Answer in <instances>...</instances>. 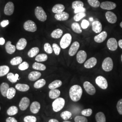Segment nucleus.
I'll return each mask as SVG.
<instances>
[{"mask_svg": "<svg viewBox=\"0 0 122 122\" xmlns=\"http://www.w3.org/2000/svg\"><path fill=\"white\" fill-rule=\"evenodd\" d=\"M82 95V89L81 87L77 85L72 86L69 91V96L71 100L74 102L78 101Z\"/></svg>", "mask_w": 122, "mask_h": 122, "instance_id": "f257e3e1", "label": "nucleus"}, {"mask_svg": "<svg viewBox=\"0 0 122 122\" xmlns=\"http://www.w3.org/2000/svg\"><path fill=\"white\" fill-rule=\"evenodd\" d=\"M65 104V100L62 98H57L52 103V109L54 112H58L62 109Z\"/></svg>", "mask_w": 122, "mask_h": 122, "instance_id": "f03ea898", "label": "nucleus"}, {"mask_svg": "<svg viewBox=\"0 0 122 122\" xmlns=\"http://www.w3.org/2000/svg\"><path fill=\"white\" fill-rule=\"evenodd\" d=\"M35 15L37 18L41 21H45L47 18V15L44 9L41 6H37L35 9Z\"/></svg>", "mask_w": 122, "mask_h": 122, "instance_id": "7ed1b4c3", "label": "nucleus"}, {"mask_svg": "<svg viewBox=\"0 0 122 122\" xmlns=\"http://www.w3.org/2000/svg\"><path fill=\"white\" fill-rule=\"evenodd\" d=\"M72 40L71 35L69 33H67L63 36L60 41V46L63 49L67 48L71 44Z\"/></svg>", "mask_w": 122, "mask_h": 122, "instance_id": "20e7f679", "label": "nucleus"}, {"mask_svg": "<svg viewBox=\"0 0 122 122\" xmlns=\"http://www.w3.org/2000/svg\"><path fill=\"white\" fill-rule=\"evenodd\" d=\"M113 61L111 58L108 57L105 58L102 64V69L105 71H110L113 68Z\"/></svg>", "mask_w": 122, "mask_h": 122, "instance_id": "39448f33", "label": "nucleus"}, {"mask_svg": "<svg viewBox=\"0 0 122 122\" xmlns=\"http://www.w3.org/2000/svg\"><path fill=\"white\" fill-rule=\"evenodd\" d=\"M96 83L100 88L103 90L106 89L108 86L107 80L104 77L101 76H98L96 77Z\"/></svg>", "mask_w": 122, "mask_h": 122, "instance_id": "423d86ee", "label": "nucleus"}, {"mask_svg": "<svg viewBox=\"0 0 122 122\" xmlns=\"http://www.w3.org/2000/svg\"><path fill=\"white\" fill-rule=\"evenodd\" d=\"M24 28L25 30L31 32H35L37 30V26L35 22L29 20L24 23Z\"/></svg>", "mask_w": 122, "mask_h": 122, "instance_id": "0eeeda50", "label": "nucleus"}, {"mask_svg": "<svg viewBox=\"0 0 122 122\" xmlns=\"http://www.w3.org/2000/svg\"><path fill=\"white\" fill-rule=\"evenodd\" d=\"M83 86L87 93L90 95H93L96 93V90L94 86L89 81H86L83 84Z\"/></svg>", "mask_w": 122, "mask_h": 122, "instance_id": "6e6552de", "label": "nucleus"}, {"mask_svg": "<svg viewBox=\"0 0 122 122\" xmlns=\"http://www.w3.org/2000/svg\"><path fill=\"white\" fill-rule=\"evenodd\" d=\"M116 4L111 1H104L100 5L101 8L106 10H112L115 9L116 7Z\"/></svg>", "mask_w": 122, "mask_h": 122, "instance_id": "1a4fd4ad", "label": "nucleus"}, {"mask_svg": "<svg viewBox=\"0 0 122 122\" xmlns=\"http://www.w3.org/2000/svg\"><path fill=\"white\" fill-rule=\"evenodd\" d=\"M107 46L110 50L114 51L118 48V43L116 39L113 38H110L107 41Z\"/></svg>", "mask_w": 122, "mask_h": 122, "instance_id": "9d476101", "label": "nucleus"}, {"mask_svg": "<svg viewBox=\"0 0 122 122\" xmlns=\"http://www.w3.org/2000/svg\"><path fill=\"white\" fill-rule=\"evenodd\" d=\"M105 17L108 22L111 24H114L117 20V17L114 13L111 11H107L105 13Z\"/></svg>", "mask_w": 122, "mask_h": 122, "instance_id": "9b49d317", "label": "nucleus"}, {"mask_svg": "<svg viewBox=\"0 0 122 122\" xmlns=\"http://www.w3.org/2000/svg\"><path fill=\"white\" fill-rule=\"evenodd\" d=\"M14 11V5L12 2H8L5 5L4 8V13L7 15H11Z\"/></svg>", "mask_w": 122, "mask_h": 122, "instance_id": "f8f14e48", "label": "nucleus"}, {"mask_svg": "<svg viewBox=\"0 0 122 122\" xmlns=\"http://www.w3.org/2000/svg\"><path fill=\"white\" fill-rule=\"evenodd\" d=\"M87 57V54L84 50H80L79 51L76 55V60L77 62L82 64L84 62L86 61Z\"/></svg>", "mask_w": 122, "mask_h": 122, "instance_id": "ddd939ff", "label": "nucleus"}, {"mask_svg": "<svg viewBox=\"0 0 122 122\" xmlns=\"http://www.w3.org/2000/svg\"><path fill=\"white\" fill-rule=\"evenodd\" d=\"M30 103V100L27 97H23L20 100L19 104V107L22 111L26 110L29 107Z\"/></svg>", "mask_w": 122, "mask_h": 122, "instance_id": "4468645a", "label": "nucleus"}, {"mask_svg": "<svg viewBox=\"0 0 122 122\" xmlns=\"http://www.w3.org/2000/svg\"><path fill=\"white\" fill-rule=\"evenodd\" d=\"M80 47V44L77 41H75L71 45L69 50V55L70 56H73L75 55Z\"/></svg>", "mask_w": 122, "mask_h": 122, "instance_id": "2eb2a0df", "label": "nucleus"}, {"mask_svg": "<svg viewBox=\"0 0 122 122\" xmlns=\"http://www.w3.org/2000/svg\"><path fill=\"white\" fill-rule=\"evenodd\" d=\"M107 37V33L105 31H103L98 35L94 37V40L96 43H101L103 42Z\"/></svg>", "mask_w": 122, "mask_h": 122, "instance_id": "dca6fc26", "label": "nucleus"}, {"mask_svg": "<svg viewBox=\"0 0 122 122\" xmlns=\"http://www.w3.org/2000/svg\"><path fill=\"white\" fill-rule=\"evenodd\" d=\"M97 59L94 57H92L86 61L84 64V66L86 68H91L96 65Z\"/></svg>", "mask_w": 122, "mask_h": 122, "instance_id": "f3484780", "label": "nucleus"}, {"mask_svg": "<svg viewBox=\"0 0 122 122\" xmlns=\"http://www.w3.org/2000/svg\"><path fill=\"white\" fill-rule=\"evenodd\" d=\"M69 17V15L68 13L64 11L56 14L55 15V18L59 21H65L68 20Z\"/></svg>", "mask_w": 122, "mask_h": 122, "instance_id": "a211bd4d", "label": "nucleus"}, {"mask_svg": "<svg viewBox=\"0 0 122 122\" xmlns=\"http://www.w3.org/2000/svg\"><path fill=\"white\" fill-rule=\"evenodd\" d=\"M92 29L96 33H100L102 30V26L101 23L98 20L94 21L92 24Z\"/></svg>", "mask_w": 122, "mask_h": 122, "instance_id": "6ab92c4d", "label": "nucleus"}, {"mask_svg": "<svg viewBox=\"0 0 122 122\" xmlns=\"http://www.w3.org/2000/svg\"><path fill=\"white\" fill-rule=\"evenodd\" d=\"M40 109V104L38 102L35 101L31 105L30 109L32 113L36 114L38 113Z\"/></svg>", "mask_w": 122, "mask_h": 122, "instance_id": "aec40b11", "label": "nucleus"}, {"mask_svg": "<svg viewBox=\"0 0 122 122\" xmlns=\"http://www.w3.org/2000/svg\"><path fill=\"white\" fill-rule=\"evenodd\" d=\"M41 76V73L39 71H32L28 76V78L31 81H35L39 79Z\"/></svg>", "mask_w": 122, "mask_h": 122, "instance_id": "412c9836", "label": "nucleus"}, {"mask_svg": "<svg viewBox=\"0 0 122 122\" xmlns=\"http://www.w3.org/2000/svg\"><path fill=\"white\" fill-rule=\"evenodd\" d=\"M27 41L24 38H21L18 42L16 48L19 50H22L25 49L27 45Z\"/></svg>", "mask_w": 122, "mask_h": 122, "instance_id": "4be33fe9", "label": "nucleus"}, {"mask_svg": "<svg viewBox=\"0 0 122 122\" xmlns=\"http://www.w3.org/2000/svg\"><path fill=\"white\" fill-rule=\"evenodd\" d=\"M5 48L6 52L10 54H13L15 51L16 47L11 44V42L10 41H8L5 44Z\"/></svg>", "mask_w": 122, "mask_h": 122, "instance_id": "5701e85b", "label": "nucleus"}, {"mask_svg": "<svg viewBox=\"0 0 122 122\" xmlns=\"http://www.w3.org/2000/svg\"><path fill=\"white\" fill-rule=\"evenodd\" d=\"M65 10V6L64 5L61 4H57L55 5L52 8V11L53 13H61L64 11Z\"/></svg>", "mask_w": 122, "mask_h": 122, "instance_id": "b1692460", "label": "nucleus"}, {"mask_svg": "<svg viewBox=\"0 0 122 122\" xmlns=\"http://www.w3.org/2000/svg\"><path fill=\"white\" fill-rule=\"evenodd\" d=\"M60 91L57 89L51 90L49 92V96L52 99H57L60 95Z\"/></svg>", "mask_w": 122, "mask_h": 122, "instance_id": "393cba45", "label": "nucleus"}, {"mask_svg": "<svg viewBox=\"0 0 122 122\" xmlns=\"http://www.w3.org/2000/svg\"><path fill=\"white\" fill-rule=\"evenodd\" d=\"M9 89V85L7 83H2L0 86V90L2 95L4 97L6 96L7 92Z\"/></svg>", "mask_w": 122, "mask_h": 122, "instance_id": "a878e982", "label": "nucleus"}, {"mask_svg": "<svg viewBox=\"0 0 122 122\" xmlns=\"http://www.w3.org/2000/svg\"><path fill=\"white\" fill-rule=\"evenodd\" d=\"M62 81L60 80H55L52 82L50 83L49 86H48V88L50 90H52V89H57L58 87H60L62 85Z\"/></svg>", "mask_w": 122, "mask_h": 122, "instance_id": "bb28decb", "label": "nucleus"}, {"mask_svg": "<svg viewBox=\"0 0 122 122\" xmlns=\"http://www.w3.org/2000/svg\"><path fill=\"white\" fill-rule=\"evenodd\" d=\"M63 34V31L60 29H57L52 31L51 34V36L54 39H59Z\"/></svg>", "mask_w": 122, "mask_h": 122, "instance_id": "cd10ccee", "label": "nucleus"}, {"mask_svg": "<svg viewBox=\"0 0 122 122\" xmlns=\"http://www.w3.org/2000/svg\"><path fill=\"white\" fill-rule=\"evenodd\" d=\"M15 88L19 91L25 92L28 91L30 89V86L26 84H18L15 86Z\"/></svg>", "mask_w": 122, "mask_h": 122, "instance_id": "c85d7f7f", "label": "nucleus"}, {"mask_svg": "<svg viewBox=\"0 0 122 122\" xmlns=\"http://www.w3.org/2000/svg\"><path fill=\"white\" fill-rule=\"evenodd\" d=\"M18 77L19 75L18 74L14 75V74L12 73H9L7 75V78L9 81L12 83H15L17 80H19Z\"/></svg>", "mask_w": 122, "mask_h": 122, "instance_id": "c756f323", "label": "nucleus"}, {"mask_svg": "<svg viewBox=\"0 0 122 122\" xmlns=\"http://www.w3.org/2000/svg\"><path fill=\"white\" fill-rule=\"evenodd\" d=\"M96 119L97 122H106V118L104 113L100 112L96 113Z\"/></svg>", "mask_w": 122, "mask_h": 122, "instance_id": "7c9ffc66", "label": "nucleus"}, {"mask_svg": "<svg viewBox=\"0 0 122 122\" xmlns=\"http://www.w3.org/2000/svg\"><path fill=\"white\" fill-rule=\"evenodd\" d=\"M10 68L7 66H0V77L4 76L9 72Z\"/></svg>", "mask_w": 122, "mask_h": 122, "instance_id": "2f4dec72", "label": "nucleus"}, {"mask_svg": "<svg viewBox=\"0 0 122 122\" xmlns=\"http://www.w3.org/2000/svg\"><path fill=\"white\" fill-rule=\"evenodd\" d=\"M39 52V48L38 47H34L31 48L28 52V55L30 57H33L36 56Z\"/></svg>", "mask_w": 122, "mask_h": 122, "instance_id": "473e14b6", "label": "nucleus"}, {"mask_svg": "<svg viewBox=\"0 0 122 122\" xmlns=\"http://www.w3.org/2000/svg\"><path fill=\"white\" fill-rule=\"evenodd\" d=\"M71 29L74 32L76 33L81 34L82 33L81 27H80V25L77 23H73V24H72Z\"/></svg>", "mask_w": 122, "mask_h": 122, "instance_id": "72a5a7b5", "label": "nucleus"}, {"mask_svg": "<svg viewBox=\"0 0 122 122\" xmlns=\"http://www.w3.org/2000/svg\"><path fill=\"white\" fill-rule=\"evenodd\" d=\"M15 93H16V90H15V89H14L13 87L9 88L8 91L7 92L6 97L9 100L12 99L15 96Z\"/></svg>", "mask_w": 122, "mask_h": 122, "instance_id": "f704fd0d", "label": "nucleus"}, {"mask_svg": "<svg viewBox=\"0 0 122 122\" xmlns=\"http://www.w3.org/2000/svg\"><path fill=\"white\" fill-rule=\"evenodd\" d=\"M33 68L35 70L44 71L46 69V67L43 64L39 62H35L33 65Z\"/></svg>", "mask_w": 122, "mask_h": 122, "instance_id": "c9c22d12", "label": "nucleus"}, {"mask_svg": "<svg viewBox=\"0 0 122 122\" xmlns=\"http://www.w3.org/2000/svg\"><path fill=\"white\" fill-rule=\"evenodd\" d=\"M46 84V81L44 79H41L37 81L34 84V87L36 89H39L43 87Z\"/></svg>", "mask_w": 122, "mask_h": 122, "instance_id": "e433bc0d", "label": "nucleus"}, {"mask_svg": "<svg viewBox=\"0 0 122 122\" xmlns=\"http://www.w3.org/2000/svg\"><path fill=\"white\" fill-rule=\"evenodd\" d=\"M18 109L16 106H12L9 108L7 111V113L10 116H12L18 113Z\"/></svg>", "mask_w": 122, "mask_h": 122, "instance_id": "4c0bfd02", "label": "nucleus"}, {"mask_svg": "<svg viewBox=\"0 0 122 122\" xmlns=\"http://www.w3.org/2000/svg\"><path fill=\"white\" fill-rule=\"evenodd\" d=\"M22 58L21 57H16L12 58L10 61V64L12 65H17L22 63Z\"/></svg>", "mask_w": 122, "mask_h": 122, "instance_id": "58836bf2", "label": "nucleus"}, {"mask_svg": "<svg viewBox=\"0 0 122 122\" xmlns=\"http://www.w3.org/2000/svg\"><path fill=\"white\" fill-rule=\"evenodd\" d=\"M48 59V56L46 54H40L35 57V60L38 62H43Z\"/></svg>", "mask_w": 122, "mask_h": 122, "instance_id": "ea45409f", "label": "nucleus"}, {"mask_svg": "<svg viewBox=\"0 0 122 122\" xmlns=\"http://www.w3.org/2000/svg\"><path fill=\"white\" fill-rule=\"evenodd\" d=\"M71 113L68 111H65L62 112L61 114V117L64 120H67L71 117Z\"/></svg>", "mask_w": 122, "mask_h": 122, "instance_id": "a19ab883", "label": "nucleus"}, {"mask_svg": "<svg viewBox=\"0 0 122 122\" xmlns=\"http://www.w3.org/2000/svg\"><path fill=\"white\" fill-rule=\"evenodd\" d=\"M87 1L92 7L97 8L100 6V2L98 0H87Z\"/></svg>", "mask_w": 122, "mask_h": 122, "instance_id": "79ce46f5", "label": "nucleus"}, {"mask_svg": "<svg viewBox=\"0 0 122 122\" xmlns=\"http://www.w3.org/2000/svg\"><path fill=\"white\" fill-rule=\"evenodd\" d=\"M86 16V14L85 12H80L76 14V15L74 16V20L76 21H79L81 19L85 17Z\"/></svg>", "mask_w": 122, "mask_h": 122, "instance_id": "37998d69", "label": "nucleus"}, {"mask_svg": "<svg viewBox=\"0 0 122 122\" xmlns=\"http://www.w3.org/2000/svg\"><path fill=\"white\" fill-rule=\"evenodd\" d=\"M81 6L84 7V3L81 0H76L73 1L72 3V8L73 9Z\"/></svg>", "mask_w": 122, "mask_h": 122, "instance_id": "c03bdc74", "label": "nucleus"}, {"mask_svg": "<svg viewBox=\"0 0 122 122\" xmlns=\"http://www.w3.org/2000/svg\"><path fill=\"white\" fill-rule=\"evenodd\" d=\"M44 51L48 54H51L53 52V49L49 43H46L44 45Z\"/></svg>", "mask_w": 122, "mask_h": 122, "instance_id": "a18cd8bd", "label": "nucleus"}, {"mask_svg": "<svg viewBox=\"0 0 122 122\" xmlns=\"http://www.w3.org/2000/svg\"><path fill=\"white\" fill-rule=\"evenodd\" d=\"M52 49L54 51L55 54L56 55H58L60 54L61 51V48L60 47L56 44H53L52 45Z\"/></svg>", "mask_w": 122, "mask_h": 122, "instance_id": "49530a36", "label": "nucleus"}, {"mask_svg": "<svg viewBox=\"0 0 122 122\" xmlns=\"http://www.w3.org/2000/svg\"><path fill=\"white\" fill-rule=\"evenodd\" d=\"M25 122H36L37 119L34 116H27L24 119Z\"/></svg>", "mask_w": 122, "mask_h": 122, "instance_id": "de8ad7c7", "label": "nucleus"}, {"mask_svg": "<svg viewBox=\"0 0 122 122\" xmlns=\"http://www.w3.org/2000/svg\"><path fill=\"white\" fill-rule=\"evenodd\" d=\"M29 64L26 61H24L20 64L18 68L21 71H24L27 69L29 68Z\"/></svg>", "mask_w": 122, "mask_h": 122, "instance_id": "09e8293b", "label": "nucleus"}, {"mask_svg": "<svg viewBox=\"0 0 122 122\" xmlns=\"http://www.w3.org/2000/svg\"><path fill=\"white\" fill-rule=\"evenodd\" d=\"M75 122H88L87 118L81 116H76L74 119Z\"/></svg>", "mask_w": 122, "mask_h": 122, "instance_id": "8fccbe9b", "label": "nucleus"}, {"mask_svg": "<svg viewBox=\"0 0 122 122\" xmlns=\"http://www.w3.org/2000/svg\"><path fill=\"white\" fill-rule=\"evenodd\" d=\"M92 113V110L91 109H84L81 111V114L85 116H90Z\"/></svg>", "mask_w": 122, "mask_h": 122, "instance_id": "3c124183", "label": "nucleus"}, {"mask_svg": "<svg viewBox=\"0 0 122 122\" xmlns=\"http://www.w3.org/2000/svg\"><path fill=\"white\" fill-rule=\"evenodd\" d=\"M117 109L118 113L122 115V99L118 100L117 104Z\"/></svg>", "mask_w": 122, "mask_h": 122, "instance_id": "603ef678", "label": "nucleus"}, {"mask_svg": "<svg viewBox=\"0 0 122 122\" xmlns=\"http://www.w3.org/2000/svg\"><path fill=\"white\" fill-rule=\"evenodd\" d=\"M90 25V23L89 21L86 20H84L81 23V27L83 29H86L89 27Z\"/></svg>", "mask_w": 122, "mask_h": 122, "instance_id": "864d4df0", "label": "nucleus"}, {"mask_svg": "<svg viewBox=\"0 0 122 122\" xmlns=\"http://www.w3.org/2000/svg\"><path fill=\"white\" fill-rule=\"evenodd\" d=\"M86 11V9L84 7H79L74 9V13L77 14L80 12H85Z\"/></svg>", "mask_w": 122, "mask_h": 122, "instance_id": "5fc2aeb1", "label": "nucleus"}, {"mask_svg": "<svg viewBox=\"0 0 122 122\" xmlns=\"http://www.w3.org/2000/svg\"><path fill=\"white\" fill-rule=\"evenodd\" d=\"M9 21L8 20H4L0 22V26L2 27H5V26L8 25H9Z\"/></svg>", "mask_w": 122, "mask_h": 122, "instance_id": "6e6d98bb", "label": "nucleus"}, {"mask_svg": "<svg viewBox=\"0 0 122 122\" xmlns=\"http://www.w3.org/2000/svg\"><path fill=\"white\" fill-rule=\"evenodd\" d=\"M6 122H18L17 120L15 118L9 117L6 118Z\"/></svg>", "mask_w": 122, "mask_h": 122, "instance_id": "4d7b16f0", "label": "nucleus"}, {"mask_svg": "<svg viewBox=\"0 0 122 122\" xmlns=\"http://www.w3.org/2000/svg\"><path fill=\"white\" fill-rule=\"evenodd\" d=\"M5 43V40L3 38H0V45H4Z\"/></svg>", "mask_w": 122, "mask_h": 122, "instance_id": "13d9d810", "label": "nucleus"}, {"mask_svg": "<svg viewBox=\"0 0 122 122\" xmlns=\"http://www.w3.org/2000/svg\"><path fill=\"white\" fill-rule=\"evenodd\" d=\"M118 45L119 47L122 49V39H120L118 42Z\"/></svg>", "mask_w": 122, "mask_h": 122, "instance_id": "bf43d9fd", "label": "nucleus"}, {"mask_svg": "<svg viewBox=\"0 0 122 122\" xmlns=\"http://www.w3.org/2000/svg\"><path fill=\"white\" fill-rule=\"evenodd\" d=\"M48 122H59V121L56 119H51L49 120Z\"/></svg>", "mask_w": 122, "mask_h": 122, "instance_id": "052dcab7", "label": "nucleus"}, {"mask_svg": "<svg viewBox=\"0 0 122 122\" xmlns=\"http://www.w3.org/2000/svg\"><path fill=\"white\" fill-rule=\"evenodd\" d=\"M120 27H121L122 28V21L121 22V23H120Z\"/></svg>", "mask_w": 122, "mask_h": 122, "instance_id": "680f3d73", "label": "nucleus"}, {"mask_svg": "<svg viewBox=\"0 0 122 122\" xmlns=\"http://www.w3.org/2000/svg\"><path fill=\"white\" fill-rule=\"evenodd\" d=\"M90 20L91 21H92V20H93V18H90Z\"/></svg>", "mask_w": 122, "mask_h": 122, "instance_id": "e2e57ef3", "label": "nucleus"}, {"mask_svg": "<svg viewBox=\"0 0 122 122\" xmlns=\"http://www.w3.org/2000/svg\"><path fill=\"white\" fill-rule=\"evenodd\" d=\"M63 122H70V121H66V120H65L64 121H63Z\"/></svg>", "mask_w": 122, "mask_h": 122, "instance_id": "0e129e2a", "label": "nucleus"}, {"mask_svg": "<svg viewBox=\"0 0 122 122\" xmlns=\"http://www.w3.org/2000/svg\"><path fill=\"white\" fill-rule=\"evenodd\" d=\"M121 61H122V55H121Z\"/></svg>", "mask_w": 122, "mask_h": 122, "instance_id": "69168bd1", "label": "nucleus"}, {"mask_svg": "<svg viewBox=\"0 0 122 122\" xmlns=\"http://www.w3.org/2000/svg\"></svg>", "mask_w": 122, "mask_h": 122, "instance_id": "338daca9", "label": "nucleus"}]
</instances>
